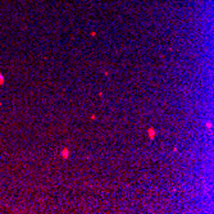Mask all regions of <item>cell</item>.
<instances>
[{"label":"cell","instance_id":"1","mask_svg":"<svg viewBox=\"0 0 214 214\" xmlns=\"http://www.w3.org/2000/svg\"><path fill=\"white\" fill-rule=\"evenodd\" d=\"M62 155L64 156V158H68V150H67V149H64V150L62 151Z\"/></svg>","mask_w":214,"mask_h":214},{"label":"cell","instance_id":"2","mask_svg":"<svg viewBox=\"0 0 214 214\" xmlns=\"http://www.w3.org/2000/svg\"><path fill=\"white\" fill-rule=\"evenodd\" d=\"M149 135H150V137H153V136H154V131H153V128H150V130H149Z\"/></svg>","mask_w":214,"mask_h":214}]
</instances>
